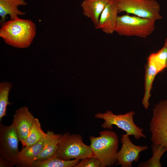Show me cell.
Returning <instances> with one entry per match:
<instances>
[{
    "mask_svg": "<svg viewBox=\"0 0 167 167\" xmlns=\"http://www.w3.org/2000/svg\"><path fill=\"white\" fill-rule=\"evenodd\" d=\"M36 27L32 21L19 18L5 22L0 29V37L7 44L15 47H28L35 36Z\"/></svg>",
    "mask_w": 167,
    "mask_h": 167,
    "instance_id": "obj_1",
    "label": "cell"
},
{
    "mask_svg": "<svg viewBox=\"0 0 167 167\" xmlns=\"http://www.w3.org/2000/svg\"><path fill=\"white\" fill-rule=\"evenodd\" d=\"M11 83L4 81L0 84V121L6 115L7 107L10 104L9 101V94L12 87Z\"/></svg>",
    "mask_w": 167,
    "mask_h": 167,
    "instance_id": "obj_20",
    "label": "cell"
},
{
    "mask_svg": "<svg viewBox=\"0 0 167 167\" xmlns=\"http://www.w3.org/2000/svg\"><path fill=\"white\" fill-rule=\"evenodd\" d=\"M46 133L44 147L35 161H43L56 157L62 135L49 131Z\"/></svg>",
    "mask_w": 167,
    "mask_h": 167,
    "instance_id": "obj_14",
    "label": "cell"
},
{
    "mask_svg": "<svg viewBox=\"0 0 167 167\" xmlns=\"http://www.w3.org/2000/svg\"><path fill=\"white\" fill-rule=\"evenodd\" d=\"M135 114L134 111H131L124 114L116 115L111 111L107 110L104 113L96 114L95 117L104 120L101 127L104 129L111 130L114 125L129 136L133 135L136 139L141 138L145 139L146 136L143 132V129L137 126L134 122L133 117Z\"/></svg>",
    "mask_w": 167,
    "mask_h": 167,
    "instance_id": "obj_5",
    "label": "cell"
},
{
    "mask_svg": "<svg viewBox=\"0 0 167 167\" xmlns=\"http://www.w3.org/2000/svg\"><path fill=\"white\" fill-rule=\"evenodd\" d=\"M47 133L42 130L39 119L35 118L23 147H29L44 138Z\"/></svg>",
    "mask_w": 167,
    "mask_h": 167,
    "instance_id": "obj_18",
    "label": "cell"
},
{
    "mask_svg": "<svg viewBox=\"0 0 167 167\" xmlns=\"http://www.w3.org/2000/svg\"><path fill=\"white\" fill-rule=\"evenodd\" d=\"M46 136V135L41 140L32 146L24 147L19 151L18 165L29 167L36 160L44 147Z\"/></svg>",
    "mask_w": 167,
    "mask_h": 167,
    "instance_id": "obj_13",
    "label": "cell"
},
{
    "mask_svg": "<svg viewBox=\"0 0 167 167\" xmlns=\"http://www.w3.org/2000/svg\"><path fill=\"white\" fill-rule=\"evenodd\" d=\"M35 118L26 106L21 107L15 112L12 124L22 145L26 139Z\"/></svg>",
    "mask_w": 167,
    "mask_h": 167,
    "instance_id": "obj_10",
    "label": "cell"
},
{
    "mask_svg": "<svg viewBox=\"0 0 167 167\" xmlns=\"http://www.w3.org/2000/svg\"><path fill=\"white\" fill-rule=\"evenodd\" d=\"M74 167H101V165L98 159L94 157H90L81 160Z\"/></svg>",
    "mask_w": 167,
    "mask_h": 167,
    "instance_id": "obj_22",
    "label": "cell"
},
{
    "mask_svg": "<svg viewBox=\"0 0 167 167\" xmlns=\"http://www.w3.org/2000/svg\"><path fill=\"white\" fill-rule=\"evenodd\" d=\"M56 157L65 160L94 157L90 145L84 143L80 135L68 132L62 135Z\"/></svg>",
    "mask_w": 167,
    "mask_h": 167,
    "instance_id": "obj_3",
    "label": "cell"
},
{
    "mask_svg": "<svg viewBox=\"0 0 167 167\" xmlns=\"http://www.w3.org/2000/svg\"><path fill=\"white\" fill-rule=\"evenodd\" d=\"M155 22L137 16H118L115 32L121 36L146 38L154 31Z\"/></svg>",
    "mask_w": 167,
    "mask_h": 167,
    "instance_id": "obj_4",
    "label": "cell"
},
{
    "mask_svg": "<svg viewBox=\"0 0 167 167\" xmlns=\"http://www.w3.org/2000/svg\"><path fill=\"white\" fill-rule=\"evenodd\" d=\"M119 13L125 12L155 21L161 19L160 6L156 0H115Z\"/></svg>",
    "mask_w": 167,
    "mask_h": 167,
    "instance_id": "obj_6",
    "label": "cell"
},
{
    "mask_svg": "<svg viewBox=\"0 0 167 167\" xmlns=\"http://www.w3.org/2000/svg\"><path fill=\"white\" fill-rule=\"evenodd\" d=\"M80 160H65L54 157L43 161H36L29 166L32 167H74Z\"/></svg>",
    "mask_w": 167,
    "mask_h": 167,
    "instance_id": "obj_17",
    "label": "cell"
},
{
    "mask_svg": "<svg viewBox=\"0 0 167 167\" xmlns=\"http://www.w3.org/2000/svg\"><path fill=\"white\" fill-rule=\"evenodd\" d=\"M158 73L156 67L154 62L148 58L145 66V92L142 101V104L145 109H148L149 107V100L151 96V91L152 84Z\"/></svg>",
    "mask_w": 167,
    "mask_h": 167,
    "instance_id": "obj_16",
    "label": "cell"
},
{
    "mask_svg": "<svg viewBox=\"0 0 167 167\" xmlns=\"http://www.w3.org/2000/svg\"><path fill=\"white\" fill-rule=\"evenodd\" d=\"M122 146L118 151L116 165L122 167H131L133 162H137L139 159L140 153L148 149L147 145L138 146L133 143L129 135L126 133L122 135L121 138Z\"/></svg>",
    "mask_w": 167,
    "mask_h": 167,
    "instance_id": "obj_9",
    "label": "cell"
},
{
    "mask_svg": "<svg viewBox=\"0 0 167 167\" xmlns=\"http://www.w3.org/2000/svg\"></svg>",
    "mask_w": 167,
    "mask_h": 167,
    "instance_id": "obj_24",
    "label": "cell"
},
{
    "mask_svg": "<svg viewBox=\"0 0 167 167\" xmlns=\"http://www.w3.org/2000/svg\"><path fill=\"white\" fill-rule=\"evenodd\" d=\"M118 13L115 0H110L101 15L95 28L107 34H113L115 32Z\"/></svg>",
    "mask_w": 167,
    "mask_h": 167,
    "instance_id": "obj_11",
    "label": "cell"
},
{
    "mask_svg": "<svg viewBox=\"0 0 167 167\" xmlns=\"http://www.w3.org/2000/svg\"><path fill=\"white\" fill-rule=\"evenodd\" d=\"M151 148L152 154L148 160L142 162L138 165L140 167H161L160 160L163 154L166 151L167 148L160 145L152 143Z\"/></svg>",
    "mask_w": 167,
    "mask_h": 167,
    "instance_id": "obj_19",
    "label": "cell"
},
{
    "mask_svg": "<svg viewBox=\"0 0 167 167\" xmlns=\"http://www.w3.org/2000/svg\"><path fill=\"white\" fill-rule=\"evenodd\" d=\"M164 46H165L167 48V38H166L165 41ZM166 68H167V65L166 66Z\"/></svg>",
    "mask_w": 167,
    "mask_h": 167,
    "instance_id": "obj_23",
    "label": "cell"
},
{
    "mask_svg": "<svg viewBox=\"0 0 167 167\" xmlns=\"http://www.w3.org/2000/svg\"><path fill=\"white\" fill-rule=\"evenodd\" d=\"M149 126L151 142L167 149V100L155 105Z\"/></svg>",
    "mask_w": 167,
    "mask_h": 167,
    "instance_id": "obj_8",
    "label": "cell"
},
{
    "mask_svg": "<svg viewBox=\"0 0 167 167\" xmlns=\"http://www.w3.org/2000/svg\"><path fill=\"white\" fill-rule=\"evenodd\" d=\"M100 136L90 137V145L95 157L101 167L113 165L117 162L119 140L117 134L110 130L101 131Z\"/></svg>",
    "mask_w": 167,
    "mask_h": 167,
    "instance_id": "obj_2",
    "label": "cell"
},
{
    "mask_svg": "<svg viewBox=\"0 0 167 167\" xmlns=\"http://www.w3.org/2000/svg\"><path fill=\"white\" fill-rule=\"evenodd\" d=\"M19 140L13 125H0V162L9 165H18Z\"/></svg>",
    "mask_w": 167,
    "mask_h": 167,
    "instance_id": "obj_7",
    "label": "cell"
},
{
    "mask_svg": "<svg viewBox=\"0 0 167 167\" xmlns=\"http://www.w3.org/2000/svg\"><path fill=\"white\" fill-rule=\"evenodd\" d=\"M110 0H84L81 4L83 14L90 19L95 26L106 5Z\"/></svg>",
    "mask_w": 167,
    "mask_h": 167,
    "instance_id": "obj_12",
    "label": "cell"
},
{
    "mask_svg": "<svg viewBox=\"0 0 167 167\" xmlns=\"http://www.w3.org/2000/svg\"><path fill=\"white\" fill-rule=\"evenodd\" d=\"M27 4L24 0H0L1 23L5 22L7 15H10L11 19H14L19 18V16L25 15V13L19 10L18 7Z\"/></svg>",
    "mask_w": 167,
    "mask_h": 167,
    "instance_id": "obj_15",
    "label": "cell"
},
{
    "mask_svg": "<svg viewBox=\"0 0 167 167\" xmlns=\"http://www.w3.org/2000/svg\"><path fill=\"white\" fill-rule=\"evenodd\" d=\"M154 63L158 73L166 68L167 48L164 46L157 52L151 54L148 57Z\"/></svg>",
    "mask_w": 167,
    "mask_h": 167,
    "instance_id": "obj_21",
    "label": "cell"
}]
</instances>
